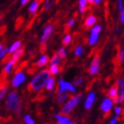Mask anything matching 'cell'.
Wrapping results in <instances>:
<instances>
[{
    "instance_id": "d4e9b609",
    "label": "cell",
    "mask_w": 124,
    "mask_h": 124,
    "mask_svg": "<svg viewBox=\"0 0 124 124\" xmlns=\"http://www.w3.org/2000/svg\"><path fill=\"white\" fill-rule=\"evenodd\" d=\"M56 0H44V10L45 12L49 11L50 9H52L53 5L55 4Z\"/></svg>"
},
{
    "instance_id": "60d3db41",
    "label": "cell",
    "mask_w": 124,
    "mask_h": 124,
    "mask_svg": "<svg viewBox=\"0 0 124 124\" xmlns=\"http://www.w3.org/2000/svg\"><path fill=\"white\" fill-rule=\"evenodd\" d=\"M120 31H121L120 27H116V28H115V29H114V33H115V34H119Z\"/></svg>"
},
{
    "instance_id": "f546056e",
    "label": "cell",
    "mask_w": 124,
    "mask_h": 124,
    "mask_svg": "<svg viewBox=\"0 0 124 124\" xmlns=\"http://www.w3.org/2000/svg\"><path fill=\"white\" fill-rule=\"evenodd\" d=\"M49 62H50V64L60 65V62H61V59H60V57L58 54H55L52 56V58L51 59V61H49Z\"/></svg>"
},
{
    "instance_id": "e0dca14e",
    "label": "cell",
    "mask_w": 124,
    "mask_h": 124,
    "mask_svg": "<svg viewBox=\"0 0 124 124\" xmlns=\"http://www.w3.org/2000/svg\"><path fill=\"white\" fill-rule=\"evenodd\" d=\"M21 45H22V44H21V41H15L14 43H13V44H11L10 46L7 48L8 54H13L15 51H17L19 48H21Z\"/></svg>"
},
{
    "instance_id": "7402d4cb",
    "label": "cell",
    "mask_w": 124,
    "mask_h": 124,
    "mask_svg": "<svg viewBox=\"0 0 124 124\" xmlns=\"http://www.w3.org/2000/svg\"><path fill=\"white\" fill-rule=\"evenodd\" d=\"M23 53H24V50L21 47V48H19L17 51H15V52H13L12 59H13V60H15V61H18L21 58V56L23 55Z\"/></svg>"
},
{
    "instance_id": "cb8c5ba5",
    "label": "cell",
    "mask_w": 124,
    "mask_h": 124,
    "mask_svg": "<svg viewBox=\"0 0 124 124\" xmlns=\"http://www.w3.org/2000/svg\"><path fill=\"white\" fill-rule=\"evenodd\" d=\"M117 95H118V89H117V86H113L109 89L108 91V98H112V99H114L116 98Z\"/></svg>"
},
{
    "instance_id": "277c9868",
    "label": "cell",
    "mask_w": 124,
    "mask_h": 124,
    "mask_svg": "<svg viewBox=\"0 0 124 124\" xmlns=\"http://www.w3.org/2000/svg\"><path fill=\"white\" fill-rule=\"evenodd\" d=\"M59 90H58V93H61V92H69L72 93V94H75L77 90H76V87H75L73 83H71L68 81H66L63 78H60L59 80Z\"/></svg>"
},
{
    "instance_id": "8992f818",
    "label": "cell",
    "mask_w": 124,
    "mask_h": 124,
    "mask_svg": "<svg viewBox=\"0 0 124 124\" xmlns=\"http://www.w3.org/2000/svg\"><path fill=\"white\" fill-rule=\"evenodd\" d=\"M100 64H101V58L99 55H96L91 60V63L89 67V74L91 76H95L98 75L99 70H100Z\"/></svg>"
},
{
    "instance_id": "bcb514c9",
    "label": "cell",
    "mask_w": 124,
    "mask_h": 124,
    "mask_svg": "<svg viewBox=\"0 0 124 124\" xmlns=\"http://www.w3.org/2000/svg\"><path fill=\"white\" fill-rule=\"evenodd\" d=\"M0 124H5V123H0Z\"/></svg>"
},
{
    "instance_id": "8d00e7d4",
    "label": "cell",
    "mask_w": 124,
    "mask_h": 124,
    "mask_svg": "<svg viewBox=\"0 0 124 124\" xmlns=\"http://www.w3.org/2000/svg\"><path fill=\"white\" fill-rule=\"evenodd\" d=\"M118 119L119 118H117V117L114 116L113 119H111V121L109 122V124H118Z\"/></svg>"
},
{
    "instance_id": "7bdbcfd3",
    "label": "cell",
    "mask_w": 124,
    "mask_h": 124,
    "mask_svg": "<svg viewBox=\"0 0 124 124\" xmlns=\"http://www.w3.org/2000/svg\"><path fill=\"white\" fill-rule=\"evenodd\" d=\"M3 48H4V46H3V44H0V51H1V50H2Z\"/></svg>"
},
{
    "instance_id": "30bf717a",
    "label": "cell",
    "mask_w": 124,
    "mask_h": 124,
    "mask_svg": "<svg viewBox=\"0 0 124 124\" xmlns=\"http://www.w3.org/2000/svg\"><path fill=\"white\" fill-rule=\"evenodd\" d=\"M96 98H97V95L94 91H91L88 93V95L86 96L85 100H84V108L86 110H91L92 106L95 103Z\"/></svg>"
},
{
    "instance_id": "7a4b0ae2",
    "label": "cell",
    "mask_w": 124,
    "mask_h": 124,
    "mask_svg": "<svg viewBox=\"0 0 124 124\" xmlns=\"http://www.w3.org/2000/svg\"><path fill=\"white\" fill-rule=\"evenodd\" d=\"M5 107L9 112H14L18 114L21 113L22 110L21 101L19 93L16 91H11L8 93V95H6Z\"/></svg>"
},
{
    "instance_id": "2e32d148",
    "label": "cell",
    "mask_w": 124,
    "mask_h": 124,
    "mask_svg": "<svg viewBox=\"0 0 124 124\" xmlns=\"http://www.w3.org/2000/svg\"><path fill=\"white\" fill-rule=\"evenodd\" d=\"M97 23V17L95 15H89L87 18L85 19V21H84V26L86 28H91L93 27L95 24Z\"/></svg>"
},
{
    "instance_id": "5bb4252c",
    "label": "cell",
    "mask_w": 124,
    "mask_h": 124,
    "mask_svg": "<svg viewBox=\"0 0 124 124\" xmlns=\"http://www.w3.org/2000/svg\"><path fill=\"white\" fill-rule=\"evenodd\" d=\"M50 61V59L48 57V55L46 54H42L40 57L38 58L37 62H36V66L37 67H44Z\"/></svg>"
},
{
    "instance_id": "4dcf8cb0",
    "label": "cell",
    "mask_w": 124,
    "mask_h": 124,
    "mask_svg": "<svg viewBox=\"0 0 124 124\" xmlns=\"http://www.w3.org/2000/svg\"><path fill=\"white\" fill-rule=\"evenodd\" d=\"M114 116L117 117V118H119L122 114V107L120 106H116L114 107Z\"/></svg>"
},
{
    "instance_id": "f35d334b",
    "label": "cell",
    "mask_w": 124,
    "mask_h": 124,
    "mask_svg": "<svg viewBox=\"0 0 124 124\" xmlns=\"http://www.w3.org/2000/svg\"><path fill=\"white\" fill-rule=\"evenodd\" d=\"M120 22L121 23H124V12H122L120 13Z\"/></svg>"
},
{
    "instance_id": "8fae6325",
    "label": "cell",
    "mask_w": 124,
    "mask_h": 124,
    "mask_svg": "<svg viewBox=\"0 0 124 124\" xmlns=\"http://www.w3.org/2000/svg\"><path fill=\"white\" fill-rule=\"evenodd\" d=\"M40 5H41V2L39 0H34L29 4V13H30L31 15H35V14L37 13L39 8H40Z\"/></svg>"
},
{
    "instance_id": "f1b7e54d",
    "label": "cell",
    "mask_w": 124,
    "mask_h": 124,
    "mask_svg": "<svg viewBox=\"0 0 124 124\" xmlns=\"http://www.w3.org/2000/svg\"><path fill=\"white\" fill-rule=\"evenodd\" d=\"M23 121L25 124H36L34 118L29 114H25L23 116Z\"/></svg>"
},
{
    "instance_id": "1f68e13d",
    "label": "cell",
    "mask_w": 124,
    "mask_h": 124,
    "mask_svg": "<svg viewBox=\"0 0 124 124\" xmlns=\"http://www.w3.org/2000/svg\"><path fill=\"white\" fill-rule=\"evenodd\" d=\"M124 60V49L123 48H121L119 52V54H118V62L120 64H122Z\"/></svg>"
},
{
    "instance_id": "ba28073f",
    "label": "cell",
    "mask_w": 124,
    "mask_h": 124,
    "mask_svg": "<svg viewBox=\"0 0 124 124\" xmlns=\"http://www.w3.org/2000/svg\"><path fill=\"white\" fill-rule=\"evenodd\" d=\"M54 32V26L52 24H48L44 27L42 32V35L40 36V43L42 44H45L47 42L49 41V39L51 38V36H52V34Z\"/></svg>"
},
{
    "instance_id": "7c38bea8",
    "label": "cell",
    "mask_w": 124,
    "mask_h": 124,
    "mask_svg": "<svg viewBox=\"0 0 124 124\" xmlns=\"http://www.w3.org/2000/svg\"><path fill=\"white\" fill-rule=\"evenodd\" d=\"M54 118L58 124H69L72 122L68 115H64L61 114H56L54 115Z\"/></svg>"
},
{
    "instance_id": "ac0fdd59",
    "label": "cell",
    "mask_w": 124,
    "mask_h": 124,
    "mask_svg": "<svg viewBox=\"0 0 124 124\" xmlns=\"http://www.w3.org/2000/svg\"><path fill=\"white\" fill-rule=\"evenodd\" d=\"M98 40H99V34H94V33H90V36L88 39V44L89 45L93 46L96 44H98Z\"/></svg>"
},
{
    "instance_id": "603a6c76",
    "label": "cell",
    "mask_w": 124,
    "mask_h": 124,
    "mask_svg": "<svg viewBox=\"0 0 124 124\" xmlns=\"http://www.w3.org/2000/svg\"><path fill=\"white\" fill-rule=\"evenodd\" d=\"M73 41V36L71 34H66L64 36H63V38H62V44L64 46H67V45H69Z\"/></svg>"
},
{
    "instance_id": "3957f363",
    "label": "cell",
    "mask_w": 124,
    "mask_h": 124,
    "mask_svg": "<svg viewBox=\"0 0 124 124\" xmlns=\"http://www.w3.org/2000/svg\"><path fill=\"white\" fill-rule=\"evenodd\" d=\"M82 98H83V95H81V94L73 96L72 98H68L62 106L61 109H60V114H64V115H69L73 112V110L77 106V105H79Z\"/></svg>"
},
{
    "instance_id": "9c48e42d",
    "label": "cell",
    "mask_w": 124,
    "mask_h": 124,
    "mask_svg": "<svg viewBox=\"0 0 124 124\" xmlns=\"http://www.w3.org/2000/svg\"><path fill=\"white\" fill-rule=\"evenodd\" d=\"M114 100L112 98L106 97L102 100L100 105V110L103 114H108L112 109L114 108Z\"/></svg>"
},
{
    "instance_id": "6da1fadb",
    "label": "cell",
    "mask_w": 124,
    "mask_h": 124,
    "mask_svg": "<svg viewBox=\"0 0 124 124\" xmlns=\"http://www.w3.org/2000/svg\"><path fill=\"white\" fill-rule=\"evenodd\" d=\"M51 76L49 70L43 69L36 73L30 81L29 88L33 91H40L44 88L45 83H46L48 78Z\"/></svg>"
},
{
    "instance_id": "ee69618b",
    "label": "cell",
    "mask_w": 124,
    "mask_h": 124,
    "mask_svg": "<svg viewBox=\"0 0 124 124\" xmlns=\"http://www.w3.org/2000/svg\"><path fill=\"white\" fill-rule=\"evenodd\" d=\"M69 124H75V123H74V122H70Z\"/></svg>"
},
{
    "instance_id": "4316f807",
    "label": "cell",
    "mask_w": 124,
    "mask_h": 124,
    "mask_svg": "<svg viewBox=\"0 0 124 124\" xmlns=\"http://www.w3.org/2000/svg\"><path fill=\"white\" fill-rule=\"evenodd\" d=\"M83 53H84V48H83V45H78V46H76V48L74 51V54L76 57H80Z\"/></svg>"
},
{
    "instance_id": "83f0119b",
    "label": "cell",
    "mask_w": 124,
    "mask_h": 124,
    "mask_svg": "<svg viewBox=\"0 0 124 124\" xmlns=\"http://www.w3.org/2000/svg\"><path fill=\"white\" fill-rule=\"evenodd\" d=\"M57 54L60 56L61 60H63V59H65V58L67 57V49H66V47L64 45L60 47V49L58 50Z\"/></svg>"
},
{
    "instance_id": "b9f144b4",
    "label": "cell",
    "mask_w": 124,
    "mask_h": 124,
    "mask_svg": "<svg viewBox=\"0 0 124 124\" xmlns=\"http://www.w3.org/2000/svg\"><path fill=\"white\" fill-rule=\"evenodd\" d=\"M87 1H88L89 4H93V1H94V0H87Z\"/></svg>"
},
{
    "instance_id": "d590c367",
    "label": "cell",
    "mask_w": 124,
    "mask_h": 124,
    "mask_svg": "<svg viewBox=\"0 0 124 124\" xmlns=\"http://www.w3.org/2000/svg\"><path fill=\"white\" fill-rule=\"evenodd\" d=\"M75 24V19L72 18V19H70L69 21L67 22V28H72Z\"/></svg>"
},
{
    "instance_id": "7dc6e473",
    "label": "cell",
    "mask_w": 124,
    "mask_h": 124,
    "mask_svg": "<svg viewBox=\"0 0 124 124\" xmlns=\"http://www.w3.org/2000/svg\"><path fill=\"white\" fill-rule=\"evenodd\" d=\"M15 1H18V0H15Z\"/></svg>"
},
{
    "instance_id": "e575fe53",
    "label": "cell",
    "mask_w": 124,
    "mask_h": 124,
    "mask_svg": "<svg viewBox=\"0 0 124 124\" xmlns=\"http://www.w3.org/2000/svg\"><path fill=\"white\" fill-rule=\"evenodd\" d=\"M7 55H8L7 48H3V49L0 51V60H3V59H5Z\"/></svg>"
},
{
    "instance_id": "5b68a950",
    "label": "cell",
    "mask_w": 124,
    "mask_h": 124,
    "mask_svg": "<svg viewBox=\"0 0 124 124\" xmlns=\"http://www.w3.org/2000/svg\"><path fill=\"white\" fill-rule=\"evenodd\" d=\"M27 80V75L26 74L22 71H19L13 75V79L11 81V85L13 86V88H20L21 86H22L25 83Z\"/></svg>"
},
{
    "instance_id": "f6af8a7d",
    "label": "cell",
    "mask_w": 124,
    "mask_h": 124,
    "mask_svg": "<svg viewBox=\"0 0 124 124\" xmlns=\"http://www.w3.org/2000/svg\"><path fill=\"white\" fill-rule=\"evenodd\" d=\"M1 21H2V19L0 18V23H1Z\"/></svg>"
},
{
    "instance_id": "4fadbf2b",
    "label": "cell",
    "mask_w": 124,
    "mask_h": 124,
    "mask_svg": "<svg viewBox=\"0 0 124 124\" xmlns=\"http://www.w3.org/2000/svg\"><path fill=\"white\" fill-rule=\"evenodd\" d=\"M16 63H17V61L13 60V59H11L9 61L6 62V64L4 67V73H5V75H10L12 71L13 70V68H14V67H15Z\"/></svg>"
},
{
    "instance_id": "52a82bcc",
    "label": "cell",
    "mask_w": 124,
    "mask_h": 124,
    "mask_svg": "<svg viewBox=\"0 0 124 124\" xmlns=\"http://www.w3.org/2000/svg\"><path fill=\"white\" fill-rule=\"evenodd\" d=\"M117 89H118V95L114 100L115 105H121L124 100V80L123 78H119L117 80Z\"/></svg>"
},
{
    "instance_id": "74e56055",
    "label": "cell",
    "mask_w": 124,
    "mask_h": 124,
    "mask_svg": "<svg viewBox=\"0 0 124 124\" xmlns=\"http://www.w3.org/2000/svg\"><path fill=\"white\" fill-rule=\"evenodd\" d=\"M29 2H30V0H20V4H21V5H22V6L26 5L27 4H29Z\"/></svg>"
},
{
    "instance_id": "ab89813d",
    "label": "cell",
    "mask_w": 124,
    "mask_h": 124,
    "mask_svg": "<svg viewBox=\"0 0 124 124\" xmlns=\"http://www.w3.org/2000/svg\"><path fill=\"white\" fill-rule=\"evenodd\" d=\"M102 1H103V0H94V1H93V4H94V5H99Z\"/></svg>"
},
{
    "instance_id": "44dd1931",
    "label": "cell",
    "mask_w": 124,
    "mask_h": 124,
    "mask_svg": "<svg viewBox=\"0 0 124 124\" xmlns=\"http://www.w3.org/2000/svg\"><path fill=\"white\" fill-rule=\"evenodd\" d=\"M48 70H49L51 75H57L60 73V66L57 64H50Z\"/></svg>"
},
{
    "instance_id": "836d02e7",
    "label": "cell",
    "mask_w": 124,
    "mask_h": 124,
    "mask_svg": "<svg viewBox=\"0 0 124 124\" xmlns=\"http://www.w3.org/2000/svg\"><path fill=\"white\" fill-rule=\"evenodd\" d=\"M116 2H117V7H118L119 13H121L122 12H124L123 0H116Z\"/></svg>"
},
{
    "instance_id": "484cf974",
    "label": "cell",
    "mask_w": 124,
    "mask_h": 124,
    "mask_svg": "<svg viewBox=\"0 0 124 124\" xmlns=\"http://www.w3.org/2000/svg\"><path fill=\"white\" fill-rule=\"evenodd\" d=\"M8 88L6 85H1L0 86V101L3 100L4 98L7 95Z\"/></svg>"
},
{
    "instance_id": "9a60e30c",
    "label": "cell",
    "mask_w": 124,
    "mask_h": 124,
    "mask_svg": "<svg viewBox=\"0 0 124 124\" xmlns=\"http://www.w3.org/2000/svg\"><path fill=\"white\" fill-rule=\"evenodd\" d=\"M68 98H69V94H68V92H61V93H58L55 99H56V102H57L58 104L62 105V104H64Z\"/></svg>"
},
{
    "instance_id": "d6986e66",
    "label": "cell",
    "mask_w": 124,
    "mask_h": 124,
    "mask_svg": "<svg viewBox=\"0 0 124 124\" xmlns=\"http://www.w3.org/2000/svg\"><path fill=\"white\" fill-rule=\"evenodd\" d=\"M88 1L87 0H79L78 1V11L81 14H83V13L86 12V9L88 7Z\"/></svg>"
},
{
    "instance_id": "ffe728a7",
    "label": "cell",
    "mask_w": 124,
    "mask_h": 124,
    "mask_svg": "<svg viewBox=\"0 0 124 124\" xmlns=\"http://www.w3.org/2000/svg\"><path fill=\"white\" fill-rule=\"evenodd\" d=\"M54 87H55V79L51 75V76L48 78V80H47L46 83H45L44 88L46 89L48 91H53Z\"/></svg>"
},
{
    "instance_id": "d6a6232c",
    "label": "cell",
    "mask_w": 124,
    "mask_h": 124,
    "mask_svg": "<svg viewBox=\"0 0 124 124\" xmlns=\"http://www.w3.org/2000/svg\"><path fill=\"white\" fill-rule=\"evenodd\" d=\"M83 83H84V78L83 77H78L74 81L73 84H74L75 87H77V86H81L82 84H83Z\"/></svg>"
}]
</instances>
